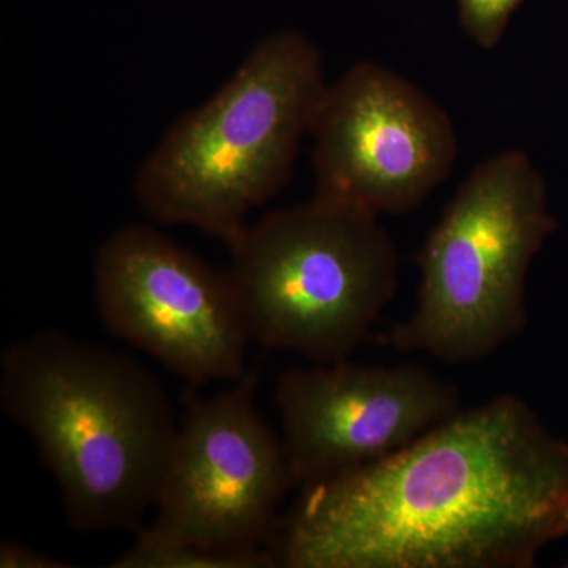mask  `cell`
I'll return each instance as SVG.
<instances>
[{
	"label": "cell",
	"mask_w": 568,
	"mask_h": 568,
	"mask_svg": "<svg viewBox=\"0 0 568 568\" xmlns=\"http://www.w3.org/2000/svg\"><path fill=\"white\" fill-rule=\"evenodd\" d=\"M568 534V444L515 395L302 489L268 552L286 568H529Z\"/></svg>",
	"instance_id": "1"
},
{
	"label": "cell",
	"mask_w": 568,
	"mask_h": 568,
	"mask_svg": "<svg viewBox=\"0 0 568 568\" xmlns=\"http://www.w3.org/2000/svg\"><path fill=\"white\" fill-rule=\"evenodd\" d=\"M0 403L36 444L74 529L144 528L179 425L149 369L63 332H40L0 358Z\"/></svg>",
	"instance_id": "2"
},
{
	"label": "cell",
	"mask_w": 568,
	"mask_h": 568,
	"mask_svg": "<svg viewBox=\"0 0 568 568\" xmlns=\"http://www.w3.org/2000/svg\"><path fill=\"white\" fill-rule=\"evenodd\" d=\"M327 84L323 54L304 33L283 29L257 41L142 163L134 183L141 211L230 245L248 213L290 179Z\"/></svg>",
	"instance_id": "3"
},
{
	"label": "cell",
	"mask_w": 568,
	"mask_h": 568,
	"mask_svg": "<svg viewBox=\"0 0 568 568\" xmlns=\"http://www.w3.org/2000/svg\"><path fill=\"white\" fill-rule=\"evenodd\" d=\"M556 230L544 175L508 151L474 168L426 237L416 308L386 335L398 353L480 361L528 324L526 278Z\"/></svg>",
	"instance_id": "4"
},
{
	"label": "cell",
	"mask_w": 568,
	"mask_h": 568,
	"mask_svg": "<svg viewBox=\"0 0 568 568\" xmlns=\"http://www.w3.org/2000/svg\"><path fill=\"white\" fill-rule=\"evenodd\" d=\"M227 246L252 339L315 364L347 361L398 287L379 216L323 197L246 224Z\"/></svg>",
	"instance_id": "5"
},
{
	"label": "cell",
	"mask_w": 568,
	"mask_h": 568,
	"mask_svg": "<svg viewBox=\"0 0 568 568\" xmlns=\"http://www.w3.org/2000/svg\"><path fill=\"white\" fill-rule=\"evenodd\" d=\"M256 373L213 396L189 394L156 496L155 536L216 551H268L287 489L282 436L254 405Z\"/></svg>",
	"instance_id": "6"
},
{
	"label": "cell",
	"mask_w": 568,
	"mask_h": 568,
	"mask_svg": "<svg viewBox=\"0 0 568 568\" xmlns=\"http://www.w3.org/2000/svg\"><path fill=\"white\" fill-rule=\"evenodd\" d=\"M104 325L192 386L246 373L250 336L233 280L144 224L114 231L93 264Z\"/></svg>",
	"instance_id": "7"
},
{
	"label": "cell",
	"mask_w": 568,
	"mask_h": 568,
	"mask_svg": "<svg viewBox=\"0 0 568 568\" xmlns=\"http://www.w3.org/2000/svg\"><path fill=\"white\" fill-rule=\"evenodd\" d=\"M310 136L315 196L376 216L416 211L458 159L446 110L373 61L355 63L328 82Z\"/></svg>",
	"instance_id": "8"
},
{
	"label": "cell",
	"mask_w": 568,
	"mask_h": 568,
	"mask_svg": "<svg viewBox=\"0 0 568 568\" xmlns=\"http://www.w3.org/2000/svg\"><path fill=\"white\" fill-rule=\"evenodd\" d=\"M275 402L301 489L379 462L462 409L458 387L424 366L349 358L284 373Z\"/></svg>",
	"instance_id": "9"
},
{
	"label": "cell",
	"mask_w": 568,
	"mask_h": 568,
	"mask_svg": "<svg viewBox=\"0 0 568 568\" xmlns=\"http://www.w3.org/2000/svg\"><path fill=\"white\" fill-rule=\"evenodd\" d=\"M112 568H265L275 567L268 551H216L155 536L148 526Z\"/></svg>",
	"instance_id": "10"
},
{
	"label": "cell",
	"mask_w": 568,
	"mask_h": 568,
	"mask_svg": "<svg viewBox=\"0 0 568 568\" xmlns=\"http://www.w3.org/2000/svg\"><path fill=\"white\" fill-rule=\"evenodd\" d=\"M525 0H457L463 32L481 50H493L504 39L515 11Z\"/></svg>",
	"instance_id": "11"
},
{
	"label": "cell",
	"mask_w": 568,
	"mask_h": 568,
	"mask_svg": "<svg viewBox=\"0 0 568 568\" xmlns=\"http://www.w3.org/2000/svg\"><path fill=\"white\" fill-rule=\"evenodd\" d=\"M0 567L2 568H63L70 564L51 558L14 541L2 540L0 544Z\"/></svg>",
	"instance_id": "12"
},
{
	"label": "cell",
	"mask_w": 568,
	"mask_h": 568,
	"mask_svg": "<svg viewBox=\"0 0 568 568\" xmlns=\"http://www.w3.org/2000/svg\"><path fill=\"white\" fill-rule=\"evenodd\" d=\"M567 566H568V564H567Z\"/></svg>",
	"instance_id": "13"
}]
</instances>
